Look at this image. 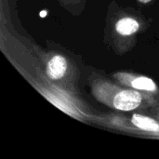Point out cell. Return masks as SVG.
<instances>
[{
	"mask_svg": "<svg viewBox=\"0 0 159 159\" xmlns=\"http://www.w3.org/2000/svg\"><path fill=\"white\" fill-rule=\"evenodd\" d=\"M142 102V96L135 90H123L117 93L114 99V106L121 111L136 109Z\"/></svg>",
	"mask_w": 159,
	"mask_h": 159,
	"instance_id": "cell-1",
	"label": "cell"
},
{
	"mask_svg": "<svg viewBox=\"0 0 159 159\" xmlns=\"http://www.w3.org/2000/svg\"><path fill=\"white\" fill-rule=\"evenodd\" d=\"M67 70V61L66 60L60 55L54 56L48 64L47 73L51 79H60L61 78Z\"/></svg>",
	"mask_w": 159,
	"mask_h": 159,
	"instance_id": "cell-2",
	"label": "cell"
},
{
	"mask_svg": "<svg viewBox=\"0 0 159 159\" xmlns=\"http://www.w3.org/2000/svg\"><path fill=\"white\" fill-rule=\"evenodd\" d=\"M117 33L123 35H129L136 33L139 29V23L131 18H123L116 25Z\"/></svg>",
	"mask_w": 159,
	"mask_h": 159,
	"instance_id": "cell-3",
	"label": "cell"
},
{
	"mask_svg": "<svg viewBox=\"0 0 159 159\" xmlns=\"http://www.w3.org/2000/svg\"><path fill=\"white\" fill-rule=\"evenodd\" d=\"M132 123L138 127L139 129H142L143 130H149V131H157L159 129L158 124L152 118L141 116V115H133L132 116Z\"/></svg>",
	"mask_w": 159,
	"mask_h": 159,
	"instance_id": "cell-4",
	"label": "cell"
},
{
	"mask_svg": "<svg viewBox=\"0 0 159 159\" xmlns=\"http://www.w3.org/2000/svg\"><path fill=\"white\" fill-rule=\"evenodd\" d=\"M131 86L136 89L148 90V91L156 90V84L154 83V81L150 78L144 77V76L135 78L131 82Z\"/></svg>",
	"mask_w": 159,
	"mask_h": 159,
	"instance_id": "cell-5",
	"label": "cell"
},
{
	"mask_svg": "<svg viewBox=\"0 0 159 159\" xmlns=\"http://www.w3.org/2000/svg\"><path fill=\"white\" fill-rule=\"evenodd\" d=\"M39 15H40V17H41V18H45V17L47 16V11H46V10H42V11L40 12V14H39Z\"/></svg>",
	"mask_w": 159,
	"mask_h": 159,
	"instance_id": "cell-6",
	"label": "cell"
},
{
	"mask_svg": "<svg viewBox=\"0 0 159 159\" xmlns=\"http://www.w3.org/2000/svg\"><path fill=\"white\" fill-rule=\"evenodd\" d=\"M140 2H142V3H148V2H150L151 0H139Z\"/></svg>",
	"mask_w": 159,
	"mask_h": 159,
	"instance_id": "cell-7",
	"label": "cell"
}]
</instances>
